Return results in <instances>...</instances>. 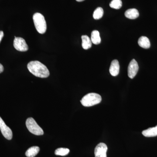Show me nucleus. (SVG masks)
<instances>
[{"label": "nucleus", "instance_id": "nucleus-8", "mask_svg": "<svg viewBox=\"0 0 157 157\" xmlns=\"http://www.w3.org/2000/svg\"><path fill=\"white\" fill-rule=\"evenodd\" d=\"M139 69L137 63L135 59H133L128 66V76L131 78H133L137 75Z\"/></svg>", "mask_w": 157, "mask_h": 157}, {"label": "nucleus", "instance_id": "nucleus-16", "mask_svg": "<svg viewBox=\"0 0 157 157\" xmlns=\"http://www.w3.org/2000/svg\"><path fill=\"white\" fill-rule=\"evenodd\" d=\"M104 14V10L101 7H98L94 11L93 17L94 19L98 20L101 19Z\"/></svg>", "mask_w": 157, "mask_h": 157}, {"label": "nucleus", "instance_id": "nucleus-17", "mask_svg": "<svg viewBox=\"0 0 157 157\" xmlns=\"http://www.w3.org/2000/svg\"><path fill=\"white\" fill-rule=\"evenodd\" d=\"M122 6L121 0H112L109 4V6L112 9H119Z\"/></svg>", "mask_w": 157, "mask_h": 157}, {"label": "nucleus", "instance_id": "nucleus-9", "mask_svg": "<svg viewBox=\"0 0 157 157\" xmlns=\"http://www.w3.org/2000/svg\"><path fill=\"white\" fill-rule=\"evenodd\" d=\"M109 71L112 76H116L118 75L120 71V65L117 60H113L111 62Z\"/></svg>", "mask_w": 157, "mask_h": 157}, {"label": "nucleus", "instance_id": "nucleus-19", "mask_svg": "<svg viewBox=\"0 0 157 157\" xmlns=\"http://www.w3.org/2000/svg\"><path fill=\"white\" fill-rule=\"evenodd\" d=\"M4 33L3 31H0V42L2 39L3 37H4Z\"/></svg>", "mask_w": 157, "mask_h": 157}, {"label": "nucleus", "instance_id": "nucleus-18", "mask_svg": "<svg viewBox=\"0 0 157 157\" xmlns=\"http://www.w3.org/2000/svg\"><path fill=\"white\" fill-rule=\"evenodd\" d=\"M70 150L67 148H59L57 149L55 152V154L56 155L66 156L70 152Z\"/></svg>", "mask_w": 157, "mask_h": 157}, {"label": "nucleus", "instance_id": "nucleus-2", "mask_svg": "<svg viewBox=\"0 0 157 157\" xmlns=\"http://www.w3.org/2000/svg\"><path fill=\"white\" fill-rule=\"evenodd\" d=\"M102 98L100 95L96 93H90L84 96L80 102L84 107H89L100 104Z\"/></svg>", "mask_w": 157, "mask_h": 157}, {"label": "nucleus", "instance_id": "nucleus-1", "mask_svg": "<svg viewBox=\"0 0 157 157\" xmlns=\"http://www.w3.org/2000/svg\"><path fill=\"white\" fill-rule=\"evenodd\" d=\"M27 68L29 72L36 77L47 78L50 74L47 67L38 61L29 62L27 65Z\"/></svg>", "mask_w": 157, "mask_h": 157}, {"label": "nucleus", "instance_id": "nucleus-15", "mask_svg": "<svg viewBox=\"0 0 157 157\" xmlns=\"http://www.w3.org/2000/svg\"><path fill=\"white\" fill-rule=\"evenodd\" d=\"M91 40L93 43L95 45H98L101 42V38L100 33L97 30L93 31L91 33Z\"/></svg>", "mask_w": 157, "mask_h": 157}, {"label": "nucleus", "instance_id": "nucleus-6", "mask_svg": "<svg viewBox=\"0 0 157 157\" xmlns=\"http://www.w3.org/2000/svg\"><path fill=\"white\" fill-rule=\"evenodd\" d=\"M0 130L4 137L8 140H10L13 137V134L11 129L6 125L5 122L0 117Z\"/></svg>", "mask_w": 157, "mask_h": 157}, {"label": "nucleus", "instance_id": "nucleus-3", "mask_svg": "<svg viewBox=\"0 0 157 157\" xmlns=\"http://www.w3.org/2000/svg\"><path fill=\"white\" fill-rule=\"evenodd\" d=\"M33 20L37 32L41 34L45 33L47 29V25L44 16L40 13H36L33 16Z\"/></svg>", "mask_w": 157, "mask_h": 157}, {"label": "nucleus", "instance_id": "nucleus-11", "mask_svg": "<svg viewBox=\"0 0 157 157\" xmlns=\"http://www.w3.org/2000/svg\"><path fill=\"white\" fill-rule=\"evenodd\" d=\"M142 135L146 137H153L157 136V125L153 128L144 130L142 132Z\"/></svg>", "mask_w": 157, "mask_h": 157}, {"label": "nucleus", "instance_id": "nucleus-14", "mask_svg": "<svg viewBox=\"0 0 157 157\" xmlns=\"http://www.w3.org/2000/svg\"><path fill=\"white\" fill-rule=\"evenodd\" d=\"M40 148L38 146H33L30 147L25 152V155L27 157H35L39 153Z\"/></svg>", "mask_w": 157, "mask_h": 157}, {"label": "nucleus", "instance_id": "nucleus-10", "mask_svg": "<svg viewBox=\"0 0 157 157\" xmlns=\"http://www.w3.org/2000/svg\"><path fill=\"white\" fill-rule=\"evenodd\" d=\"M139 15V12L137 9H128L125 12V16L129 19H136L138 17Z\"/></svg>", "mask_w": 157, "mask_h": 157}, {"label": "nucleus", "instance_id": "nucleus-13", "mask_svg": "<svg viewBox=\"0 0 157 157\" xmlns=\"http://www.w3.org/2000/svg\"><path fill=\"white\" fill-rule=\"evenodd\" d=\"M81 39L82 40V45L83 49L87 50L91 47L92 42L89 37L86 35H84V36H82Z\"/></svg>", "mask_w": 157, "mask_h": 157}, {"label": "nucleus", "instance_id": "nucleus-5", "mask_svg": "<svg viewBox=\"0 0 157 157\" xmlns=\"http://www.w3.org/2000/svg\"><path fill=\"white\" fill-rule=\"evenodd\" d=\"M15 37L14 41V46L16 50L20 52H26L28 50V45L25 40L21 37Z\"/></svg>", "mask_w": 157, "mask_h": 157}, {"label": "nucleus", "instance_id": "nucleus-7", "mask_svg": "<svg viewBox=\"0 0 157 157\" xmlns=\"http://www.w3.org/2000/svg\"><path fill=\"white\" fill-rule=\"evenodd\" d=\"M107 147L105 144L100 143L95 148L94 154L95 157H107Z\"/></svg>", "mask_w": 157, "mask_h": 157}, {"label": "nucleus", "instance_id": "nucleus-4", "mask_svg": "<svg viewBox=\"0 0 157 157\" xmlns=\"http://www.w3.org/2000/svg\"><path fill=\"white\" fill-rule=\"evenodd\" d=\"M26 126L29 131L32 134L36 135H42L44 132L33 118L29 117L26 121Z\"/></svg>", "mask_w": 157, "mask_h": 157}, {"label": "nucleus", "instance_id": "nucleus-20", "mask_svg": "<svg viewBox=\"0 0 157 157\" xmlns=\"http://www.w3.org/2000/svg\"><path fill=\"white\" fill-rule=\"evenodd\" d=\"M4 67H3L2 65L0 63V73H2L3 71H4Z\"/></svg>", "mask_w": 157, "mask_h": 157}, {"label": "nucleus", "instance_id": "nucleus-21", "mask_svg": "<svg viewBox=\"0 0 157 157\" xmlns=\"http://www.w3.org/2000/svg\"><path fill=\"white\" fill-rule=\"evenodd\" d=\"M76 1L78 2H82V1H84V0H76Z\"/></svg>", "mask_w": 157, "mask_h": 157}, {"label": "nucleus", "instance_id": "nucleus-12", "mask_svg": "<svg viewBox=\"0 0 157 157\" xmlns=\"http://www.w3.org/2000/svg\"><path fill=\"white\" fill-rule=\"evenodd\" d=\"M138 44L141 48L145 49L149 48L151 46L149 40L147 37L145 36L140 37L138 39Z\"/></svg>", "mask_w": 157, "mask_h": 157}]
</instances>
